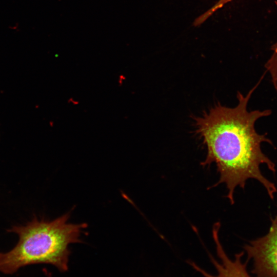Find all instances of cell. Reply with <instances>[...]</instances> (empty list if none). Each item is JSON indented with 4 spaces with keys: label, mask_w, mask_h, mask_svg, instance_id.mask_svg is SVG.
Here are the masks:
<instances>
[{
    "label": "cell",
    "mask_w": 277,
    "mask_h": 277,
    "mask_svg": "<svg viewBox=\"0 0 277 277\" xmlns=\"http://www.w3.org/2000/svg\"><path fill=\"white\" fill-rule=\"evenodd\" d=\"M257 85L246 96L238 92L239 103L235 107L218 103L201 115L192 117L194 132L207 149L206 157L201 165H216L220 179L212 187L225 184L228 190L226 196L232 205L236 187L244 189L249 179L259 182L271 199L277 192L274 184L265 177L260 169L265 165L273 173L276 171L275 164L261 149L262 143H272L265 134L258 133L254 126L258 120L269 116L271 111L247 109Z\"/></svg>",
    "instance_id": "6da1fadb"
},
{
    "label": "cell",
    "mask_w": 277,
    "mask_h": 277,
    "mask_svg": "<svg viewBox=\"0 0 277 277\" xmlns=\"http://www.w3.org/2000/svg\"><path fill=\"white\" fill-rule=\"evenodd\" d=\"M69 212L51 222L34 220L12 231L18 235L16 246L7 252H0V272L12 274L30 265L50 264L60 271L68 270L69 245L80 243L86 223L68 222Z\"/></svg>",
    "instance_id": "7a4b0ae2"
},
{
    "label": "cell",
    "mask_w": 277,
    "mask_h": 277,
    "mask_svg": "<svg viewBox=\"0 0 277 277\" xmlns=\"http://www.w3.org/2000/svg\"><path fill=\"white\" fill-rule=\"evenodd\" d=\"M248 261H253L256 277H277V214L271 219L268 233L244 247Z\"/></svg>",
    "instance_id": "3957f363"
},
{
    "label": "cell",
    "mask_w": 277,
    "mask_h": 277,
    "mask_svg": "<svg viewBox=\"0 0 277 277\" xmlns=\"http://www.w3.org/2000/svg\"><path fill=\"white\" fill-rule=\"evenodd\" d=\"M215 242L216 251L220 262L210 255V260L217 271V274L213 275L200 267L194 262L189 261V264L196 271L200 273L204 277H252L247 269L248 261L243 263L242 258L244 252H241L235 255L234 260H232L228 256L220 243L218 235L213 237Z\"/></svg>",
    "instance_id": "277c9868"
},
{
    "label": "cell",
    "mask_w": 277,
    "mask_h": 277,
    "mask_svg": "<svg viewBox=\"0 0 277 277\" xmlns=\"http://www.w3.org/2000/svg\"><path fill=\"white\" fill-rule=\"evenodd\" d=\"M272 53L265 64L267 71L271 76L273 85L277 92V41L271 47Z\"/></svg>",
    "instance_id": "5b68a950"
}]
</instances>
